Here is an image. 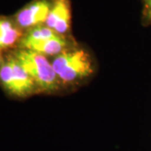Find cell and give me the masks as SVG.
<instances>
[{
	"label": "cell",
	"mask_w": 151,
	"mask_h": 151,
	"mask_svg": "<svg viewBox=\"0 0 151 151\" xmlns=\"http://www.w3.org/2000/svg\"><path fill=\"white\" fill-rule=\"evenodd\" d=\"M145 14L147 17L151 19V0H145Z\"/></svg>",
	"instance_id": "cell-8"
},
{
	"label": "cell",
	"mask_w": 151,
	"mask_h": 151,
	"mask_svg": "<svg viewBox=\"0 0 151 151\" xmlns=\"http://www.w3.org/2000/svg\"><path fill=\"white\" fill-rule=\"evenodd\" d=\"M50 4L45 0L34 2L19 11L16 16L18 24L23 28L39 26L41 23L46 21Z\"/></svg>",
	"instance_id": "cell-5"
},
{
	"label": "cell",
	"mask_w": 151,
	"mask_h": 151,
	"mask_svg": "<svg viewBox=\"0 0 151 151\" xmlns=\"http://www.w3.org/2000/svg\"><path fill=\"white\" fill-rule=\"evenodd\" d=\"M0 62H1V55H0Z\"/></svg>",
	"instance_id": "cell-9"
},
{
	"label": "cell",
	"mask_w": 151,
	"mask_h": 151,
	"mask_svg": "<svg viewBox=\"0 0 151 151\" xmlns=\"http://www.w3.org/2000/svg\"><path fill=\"white\" fill-rule=\"evenodd\" d=\"M16 60L31 76L35 83L44 91H53L58 84V76L50 63L42 54L23 50L16 54Z\"/></svg>",
	"instance_id": "cell-1"
},
{
	"label": "cell",
	"mask_w": 151,
	"mask_h": 151,
	"mask_svg": "<svg viewBox=\"0 0 151 151\" xmlns=\"http://www.w3.org/2000/svg\"><path fill=\"white\" fill-rule=\"evenodd\" d=\"M21 33L12 22L8 19H0V48L9 47L16 43Z\"/></svg>",
	"instance_id": "cell-7"
},
{
	"label": "cell",
	"mask_w": 151,
	"mask_h": 151,
	"mask_svg": "<svg viewBox=\"0 0 151 151\" xmlns=\"http://www.w3.org/2000/svg\"><path fill=\"white\" fill-rule=\"evenodd\" d=\"M45 24L57 34L65 33L70 25V9L66 0H55L50 7Z\"/></svg>",
	"instance_id": "cell-6"
},
{
	"label": "cell",
	"mask_w": 151,
	"mask_h": 151,
	"mask_svg": "<svg viewBox=\"0 0 151 151\" xmlns=\"http://www.w3.org/2000/svg\"><path fill=\"white\" fill-rule=\"evenodd\" d=\"M0 81L9 92L17 96H24L30 93L35 84L16 58L8 60L2 66Z\"/></svg>",
	"instance_id": "cell-4"
},
{
	"label": "cell",
	"mask_w": 151,
	"mask_h": 151,
	"mask_svg": "<svg viewBox=\"0 0 151 151\" xmlns=\"http://www.w3.org/2000/svg\"><path fill=\"white\" fill-rule=\"evenodd\" d=\"M52 65L59 80L73 82L86 77L92 72L89 55L83 50H74L58 55Z\"/></svg>",
	"instance_id": "cell-2"
},
{
	"label": "cell",
	"mask_w": 151,
	"mask_h": 151,
	"mask_svg": "<svg viewBox=\"0 0 151 151\" xmlns=\"http://www.w3.org/2000/svg\"><path fill=\"white\" fill-rule=\"evenodd\" d=\"M21 43L25 50L50 55L60 54L66 45L59 34L49 27L40 25L32 29Z\"/></svg>",
	"instance_id": "cell-3"
}]
</instances>
